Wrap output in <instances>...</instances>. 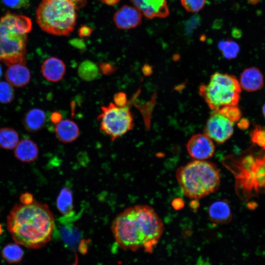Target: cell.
Segmentation results:
<instances>
[{
	"mask_svg": "<svg viewBox=\"0 0 265 265\" xmlns=\"http://www.w3.org/2000/svg\"><path fill=\"white\" fill-rule=\"evenodd\" d=\"M233 35L236 38H239L241 36L242 33H241V31L239 29H237V28H235L233 30Z\"/></svg>",
	"mask_w": 265,
	"mask_h": 265,
	"instance_id": "39",
	"label": "cell"
},
{
	"mask_svg": "<svg viewBox=\"0 0 265 265\" xmlns=\"http://www.w3.org/2000/svg\"><path fill=\"white\" fill-rule=\"evenodd\" d=\"M38 154L39 149L36 144L27 138L19 142L14 150L15 157L24 162L33 161L37 158Z\"/></svg>",
	"mask_w": 265,
	"mask_h": 265,
	"instance_id": "18",
	"label": "cell"
},
{
	"mask_svg": "<svg viewBox=\"0 0 265 265\" xmlns=\"http://www.w3.org/2000/svg\"><path fill=\"white\" fill-rule=\"evenodd\" d=\"M223 164L234 175L239 197L247 199L265 192V150L256 155L249 153L228 156Z\"/></svg>",
	"mask_w": 265,
	"mask_h": 265,
	"instance_id": "3",
	"label": "cell"
},
{
	"mask_svg": "<svg viewBox=\"0 0 265 265\" xmlns=\"http://www.w3.org/2000/svg\"><path fill=\"white\" fill-rule=\"evenodd\" d=\"M200 23V19L198 15H194L188 19L185 25V30L188 35L192 34Z\"/></svg>",
	"mask_w": 265,
	"mask_h": 265,
	"instance_id": "30",
	"label": "cell"
},
{
	"mask_svg": "<svg viewBox=\"0 0 265 265\" xmlns=\"http://www.w3.org/2000/svg\"><path fill=\"white\" fill-rule=\"evenodd\" d=\"M217 111L233 123L238 121L241 115L240 110L237 105L224 106Z\"/></svg>",
	"mask_w": 265,
	"mask_h": 265,
	"instance_id": "27",
	"label": "cell"
},
{
	"mask_svg": "<svg viewBox=\"0 0 265 265\" xmlns=\"http://www.w3.org/2000/svg\"><path fill=\"white\" fill-rule=\"evenodd\" d=\"M20 200L22 204L27 205L33 202V196L29 192L22 193L20 197Z\"/></svg>",
	"mask_w": 265,
	"mask_h": 265,
	"instance_id": "34",
	"label": "cell"
},
{
	"mask_svg": "<svg viewBox=\"0 0 265 265\" xmlns=\"http://www.w3.org/2000/svg\"><path fill=\"white\" fill-rule=\"evenodd\" d=\"M72 1L76 6L77 8L82 5L85 0H70Z\"/></svg>",
	"mask_w": 265,
	"mask_h": 265,
	"instance_id": "40",
	"label": "cell"
},
{
	"mask_svg": "<svg viewBox=\"0 0 265 265\" xmlns=\"http://www.w3.org/2000/svg\"><path fill=\"white\" fill-rule=\"evenodd\" d=\"M2 233V229L1 225L0 224V235Z\"/></svg>",
	"mask_w": 265,
	"mask_h": 265,
	"instance_id": "45",
	"label": "cell"
},
{
	"mask_svg": "<svg viewBox=\"0 0 265 265\" xmlns=\"http://www.w3.org/2000/svg\"><path fill=\"white\" fill-rule=\"evenodd\" d=\"M260 0H247L248 2L251 4H257Z\"/></svg>",
	"mask_w": 265,
	"mask_h": 265,
	"instance_id": "42",
	"label": "cell"
},
{
	"mask_svg": "<svg viewBox=\"0 0 265 265\" xmlns=\"http://www.w3.org/2000/svg\"><path fill=\"white\" fill-rule=\"evenodd\" d=\"M46 116L43 110L33 108L24 116L22 123L24 128L29 132H36L43 128L46 122Z\"/></svg>",
	"mask_w": 265,
	"mask_h": 265,
	"instance_id": "19",
	"label": "cell"
},
{
	"mask_svg": "<svg viewBox=\"0 0 265 265\" xmlns=\"http://www.w3.org/2000/svg\"><path fill=\"white\" fill-rule=\"evenodd\" d=\"M176 176L184 194L193 199L214 192L220 184L218 168L213 162L205 160H195L180 166Z\"/></svg>",
	"mask_w": 265,
	"mask_h": 265,
	"instance_id": "4",
	"label": "cell"
},
{
	"mask_svg": "<svg viewBox=\"0 0 265 265\" xmlns=\"http://www.w3.org/2000/svg\"><path fill=\"white\" fill-rule=\"evenodd\" d=\"M141 13L147 18H164L169 11L166 0H132Z\"/></svg>",
	"mask_w": 265,
	"mask_h": 265,
	"instance_id": "12",
	"label": "cell"
},
{
	"mask_svg": "<svg viewBox=\"0 0 265 265\" xmlns=\"http://www.w3.org/2000/svg\"><path fill=\"white\" fill-rule=\"evenodd\" d=\"M28 17L9 12L0 19V61L7 66L25 63L27 34L31 30Z\"/></svg>",
	"mask_w": 265,
	"mask_h": 265,
	"instance_id": "5",
	"label": "cell"
},
{
	"mask_svg": "<svg viewBox=\"0 0 265 265\" xmlns=\"http://www.w3.org/2000/svg\"><path fill=\"white\" fill-rule=\"evenodd\" d=\"M7 229L14 241L30 249H39L51 239L55 221L48 206L36 201L16 204L7 217Z\"/></svg>",
	"mask_w": 265,
	"mask_h": 265,
	"instance_id": "2",
	"label": "cell"
},
{
	"mask_svg": "<svg viewBox=\"0 0 265 265\" xmlns=\"http://www.w3.org/2000/svg\"><path fill=\"white\" fill-rule=\"evenodd\" d=\"M77 9L70 0H42L36 10L37 23L51 34L68 35L76 25Z\"/></svg>",
	"mask_w": 265,
	"mask_h": 265,
	"instance_id": "6",
	"label": "cell"
},
{
	"mask_svg": "<svg viewBox=\"0 0 265 265\" xmlns=\"http://www.w3.org/2000/svg\"><path fill=\"white\" fill-rule=\"evenodd\" d=\"M5 77L12 86L22 87L28 83L31 74L25 63H16L8 66Z\"/></svg>",
	"mask_w": 265,
	"mask_h": 265,
	"instance_id": "14",
	"label": "cell"
},
{
	"mask_svg": "<svg viewBox=\"0 0 265 265\" xmlns=\"http://www.w3.org/2000/svg\"><path fill=\"white\" fill-rule=\"evenodd\" d=\"M1 254L2 258L8 263L17 264L23 259L24 252L18 244L11 243L2 248Z\"/></svg>",
	"mask_w": 265,
	"mask_h": 265,
	"instance_id": "23",
	"label": "cell"
},
{
	"mask_svg": "<svg viewBox=\"0 0 265 265\" xmlns=\"http://www.w3.org/2000/svg\"><path fill=\"white\" fill-rule=\"evenodd\" d=\"M14 90L12 86L6 81H0V103L8 104L14 99Z\"/></svg>",
	"mask_w": 265,
	"mask_h": 265,
	"instance_id": "26",
	"label": "cell"
},
{
	"mask_svg": "<svg viewBox=\"0 0 265 265\" xmlns=\"http://www.w3.org/2000/svg\"><path fill=\"white\" fill-rule=\"evenodd\" d=\"M79 263V259L78 257L77 256V254L76 253H75V261L73 264L71 265H78Z\"/></svg>",
	"mask_w": 265,
	"mask_h": 265,
	"instance_id": "41",
	"label": "cell"
},
{
	"mask_svg": "<svg viewBox=\"0 0 265 265\" xmlns=\"http://www.w3.org/2000/svg\"><path fill=\"white\" fill-rule=\"evenodd\" d=\"M239 84L241 88L248 92L261 89L264 86V77L261 71L256 67L245 69L241 73Z\"/></svg>",
	"mask_w": 265,
	"mask_h": 265,
	"instance_id": "15",
	"label": "cell"
},
{
	"mask_svg": "<svg viewBox=\"0 0 265 265\" xmlns=\"http://www.w3.org/2000/svg\"><path fill=\"white\" fill-rule=\"evenodd\" d=\"M258 206V204L255 201H250L247 204L248 208L251 210H255Z\"/></svg>",
	"mask_w": 265,
	"mask_h": 265,
	"instance_id": "38",
	"label": "cell"
},
{
	"mask_svg": "<svg viewBox=\"0 0 265 265\" xmlns=\"http://www.w3.org/2000/svg\"><path fill=\"white\" fill-rule=\"evenodd\" d=\"M19 142L18 132L11 128H0V147L5 150L16 147Z\"/></svg>",
	"mask_w": 265,
	"mask_h": 265,
	"instance_id": "24",
	"label": "cell"
},
{
	"mask_svg": "<svg viewBox=\"0 0 265 265\" xmlns=\"http://www.w3.org/2000/svg\"><path fill=\"white\" fill-rule=\"evenodd\" d=\"M238 125L240 129L245 130L249 126V122L246 119H242L239 121Z\"/></svg>",
	"mask_w": 265,
	"mask_h": 265,
	"instance_id": "36",
	"label": "cell"
},
{
	"mask_svg": "<svg viewBox=\"0 0 265 265\" xmlns=\"http://www.w3.org/2000/svg\"><path fill=\"white\" fill-rule=\"evenodd\" d=\"M111 231L118 245L132 251L143 249L151 253L164 231L163 223L148 205H135L125 209L114 219Z\"/></svg>",
	"mask_w": 265,
	"mask_h": 265,
	"instance_id": "1",
	"label": "cell"
},
{
	"mask_svg": "<svg viewBox=\"0 0 265 265\" xmlns=\"http://www.w3.org/2000/svg\"><path fill=\"white\" fill-rule=\"evenodd\" d=\"M41 68L43 77L48 80L53 82L60 81L66 72L64 62L56 57H51L45 59Z\"/></svg>",
	"mask_w": 265,
	"mask_h": 265,
	"instance_id": "13",
	"label": "cell"
},
{
	"mask_svg": "<svg viewBox=\"0 0 265 265\" xmlns=\"http://www.w3.org/2000/svg\"><path fill=\"white\" fill-rule=\"evenodd\" d=\"M59 221L65 225L61 227L59 231L60 236L65 243L73 248L78 245V242L80 244L82 239H80L81 236L78 229L71 225H68V224L61 219Z\"/></svg>",
	"mask_w": 265,
	"mask_h": 265,
	"instance_id": "21",
	"label": "cell"
},
{
	"mask_svg": "<svg viewBox=\"0 0 265 265\" xmlns=\"http://www.w3.org/2000/svg\"><path fill=\"white\" fill-rule=\"evenodd\" d=\"M7 6L15 9L27 7L29 4L30 0H2Z\"/></svg>",
	"mask_w": 265,
	"mask_h": 265,
	"instance_id": "32",
	"label": "cell"
},
{
	"mask_svg": "<svg viewBox=\"0 0 265 265\" xmlns=\"http://www.w3.org/2000/svg\"><path fill=\"white\" fill-rule=\"evenodd\" d=\"M54 132L58 140L66 143L75 141L80 134L78 125L70 119L62 120L56 124Z\"/></svg>",
	"mask_w": 265,
	"mask_h": 265,
	"instance_id": "17",
	"label": "cell"
},
{
	"mask_svg": "<svg viewBox=\"0 0 265 265\" xmlns=\"http://www.w3.org/2000/svg\"><path fill=\"white\" fill-rule=\"evenodd\" d=\"M101 73L104 75L110 76L115 73L117 68L111 63L102 62L98 65Z\"/></svg>",
	"mask_w": 265,
	"mask_h": 265,
	"instance_id": "31",
	"label": "cell"
},
{
	"mask_svg": "<svg viewBox=\"0 0 265 265\" xmlns=\"http://www.w3.org/2000/svg\"></svg>",
	"mask_w": 265,
	"mask_h": 265,
	"instance_id": "46",
	"label": "cell"
},
{
	"mask_svg": "<svg viewBox=\"0 0 265 265\" xmlns=\"http://www.w3.org/2000/svg\"><path fill=\"white\" fill-rule=\"evenodd\" d=\"M142 72L145 75H149L152 72L151 67L147 64H145L142 68Z\"/></svg>",
	"mask_w": 265,
	"mask_h": 265,
	"instance_id": "37",
	"label": "cell"
},
{
	"mask_svg": "<svg viewBox=\"0 0 265 265\" xmlns=\"http://www.w3.org/2000/svg\"><path fill=\"white\" fill-rule=\"evenodd\" d=\"M2 68H1V67L0 65V78L1 77V75H2Z\"/></svg>",
	"mask_w": 265,
	"mask_h": 265,
	"instance_id": "44",
	"label": "cell"
},
{
	"mask_svg": "<svg viewBox=\"0 0 265 265\" xmlns=\"http://www.w3.org/2000/svg\"><path fill=\"white\" fill-rule=\"evenodd\" d=\"M263 112L264 114V117L265 118V104L263 106Z\"/></svg>",
	"mask_w": 265,
	"mask_h": 265,
	"instance_id": "43",
	"label": "cell"
},
{
	"mask_svg": "<svg viewBox=\"0 0 265 265\" xmlns=\"http://www.w3.org/2000/svg\"><path fill=\"white\" fill-rule=\"evenodd\" d=\"M56 206L63 215L74 212L73 195L69 188L66 187L61 190L56 199Z\"/></svg>",
	"mask_w": 265,
	"mask_h": 265,
	"instance_id": "20",
	"label": "cell"
},
{
	"mask_svg": "<svg viewBox=\"0 0 265 265\" xmlns=\"http://www.w3.org/2000/svg\"><path fill=\"white\" fill-rule=\"evenodd\" d=\"M99 67L94 62L86 60L82 61L78 69L79 77L86 81H91L97 79L100 75Z\"/></svg>",
	"mask_w": 265,
	"mask_h": 265,
	"instance_id": "22",
	"label": "cell"
},
{
	"mask_svg": "<svg viewBox=\"0 0 265 265\" xmlns=\"http://www.w3.org/2000/svg\"><path fill=\"white\" fill-rule=\"evenodd\" d=\"M241 92V86L232 75L216 72L207 84L200 86L199 93L209 106L213 111L229 105H237Z\"/></svg>",
	"mask_w": 265,
	"mask_h": 265,
	"instance_id": "7",
	"label": "cell"
},
{
	"mask_svg": "<svg viewBox=\"0 0 265 265\" xmlns=\"http://www.w3.org/2000/svg\"><path fill=\"white\" fill-rule=\"evenodd\" d=\"M233 127V122L217 111L212 110L205 127L204 133L212 141L221 144L232 136Z\"/></svg>",
	"mask_w": 265,
	"mask_h": 265,
	"instance_id": "9",
	"label": "cell"
},
{
	"mask_svg": "<svg viewBox=\"0 0 265 265\" xmlns=\"http://www.w3.org/2000/svg\"><path fill=\"white\" fill-rule=\"evenodd\" d=\"M114 104L119 107H125L128 102L126 94L124 92H118L113 96Z\"/></svg>",
	"mask_w": 265,
	"mask_h": 265,
	"instance_id": "33",
	"label": "cell"
},
{
	"mask_svg": "<svg viewBox=\"0 0 265 265\" xmlns=\"http://www.w3.org/2000/svg\"><path fill=\"white\" fill-rule=\"evenodd\" d=\"M218 48L223 56L228 59L235 58L240 51L239 45L232 40L220 41L218 44Z\"/></svg>",
	"mask_w": 265,
	"mask_h": 265,
	"instance_id": "25",
	"label": "cell"
},
{
	"mask_svg": "<svg viewBox=\"0 0 265 265\" xmlns=\"http://www.w3.org/2000/svg\"><path fill=\"white\" fill-rule=\"evenodd\" d=\"M252 141L265 150V129L256 126L250 133Z\"/></svg>",
	"mask_w": 265,
	"mask_h": 265,
	"instance_id": "28",
	"label": "cell"
},
{
	"mask_svg": "<svg viewBox=\"0 0 265 265\" xmlns=\"http://www.w3.org/2000/svg\"><path fill=\"white\" fill-rule=\"evenodd\" d=\"M208 212L209 219L215 224H227L232 219V212L227 200L213 202L210 206Z\"/></svg>",
	"mask_w": 265,
	"mask_h": 265,
	"instance_id": "16",
	"label": "cell"
},
{
	"mask_svg": "<svg viewBox=\"0 0 265 265\" xmlns=\"http://www.w3.org/2000/svg\"><path fill=\"white\" fill-rule=\"evenodd\" d=\"M181 1L187 11L197 12L203 8L206 0H181Z\"/></svg>",
	"mask_w": 265,
	"mask_h": 265,
	"instance_id": "29",
	"label": "cell"
},
{
	"mask_svg": "<svg viewBox=\"0 0 265 265\" xmlns=\"http://www.w3.org/2000/svg\"><path fill=\"white\" fill-rule=\"evenodd\" d=\"M97 119L100 130L112 141L124 135L134 126L133 116L129 107H119L112 103L101 107Z\"/></svg>",
	"mask_w": 265,
	"mask_h": 265,
	"instance_id": "8",
	"label": "cell"
},
{
	"mask_svg": "<svg viewBox=\"0 0 265 265\" xmlns=\"http://www.w3.org/2000/svg\"><path fill=\"white\" fill-rule=\"evenodd\" d=\"M189 155L195 160H206L212 157L215 147L213 141L205 133L193 135L186 144Z\"/></svg>",
	"mask_w": 265,
	"mask_h": 265,
	"instance_id": "10",
	"label": "cell"
},
{
	"mask_svg": "<svg viewBox=\"0 0 265 265\" xmlns=\"http://www.w3.org/2000/svg\"><path fill=\"white\" fill-rule=\"evenodd\" d=\"M142 19V13L136 7L124 5L114 14L113 21L116 27L121 29H129L139 26Z\"/></svg>",
	"mask_w": 265,
	"mask_h": 265,
	"instance_id": "11",
	"label": "cell"
},
{
	"mask_svg": "<svg viewBox=\"0 0 265 265\" xmlns=\"http://www.w3.org/2000/svg\"><path fill=\"white\" fill-rule=\"evenodd\" d=\"M62 115L60 112L54 111L51 114L50 120L53 123L56 125L62 120Z\"/></svg>",
	"mask_w": 265,
	"mask_h": 265,
	"instance_id": "35",
	"label": "cell"
}]
</instances>
